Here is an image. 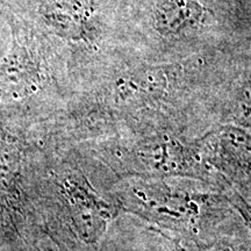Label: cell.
<instances>
[{
	"mask_svg": "<svg viewBox=\"0 0 251 251\" xmlns=\"http://www.w3.org/2000/svg\"><path fill=\"white\" fill-rule=\"evenodd\" d=\"M122 213L142 220L168 240H207L235 211L222 190L191 178H128L111 187Z\"/></svg>",
	"mask_w": 251,
	"mask_h": 251,
	"instance_id": "obj_1",
	"label": "cell"
},
{
	"mask_svg": "<svg viewBox=\"0 0 251 251\" xmlns=\"http://www.w3.org/2000/svg\"><path fill=\"white\" fill-rule=\"evenodd\" d=\"M98 157L111 186L128 178H191L219 187L221 178L203 162L197 136L177 131H148L103 139Z\"/></svg>",
	"mask_w": 251,
	"mask_h": 251,
	"instance_id": "obj_2",
	"label": "cell"
},
{
	"mask_svg": "<svg viewBox=\"0 0 251 251\" xmlns=\"http://www.w3.org/2000/svg\"><path fill=\"white\" fill-rule=\"evenodd\" d=\"M203 162L251 199V131L233 125H214L197 135Z\"/></svg>",
	"mask_w": 251,
	"mask_h": 251,
	"instance_id": "obj_3",
	"label": "cell"
},
{
	"mask_svg": "<svg viewBox=\"0 0 251 251\" xmlns=\"http://www.w3.org/2000/svg\"><path fill=\"white\" fill-rule=\"evenodd\" d=\"M12 46L0 63V96L20 98L39 90L43 80L41 59L31 41L11 18Z\"/></svg>",
	"mask_w": 251,
	"mask_h": 251,
	"instance_id": "obj_4",
	"label": "cell"
},
{
	"mask_svg": "<svg viewBox=\"0 0 251 251\" xmlns=\"http://www.w3.org/2000/svg\"><path fill=\"white\" fill-rule=\"evenodd\" d=\"M205 12L198 0H165L155 12L153 27L162 37H178L196 29Z\"/></svg>",
	"mask_w": 251,
	"mask_h": 251,
	"instance_id": "obj_5",
	"label": "cell"
},
{
	"mask_svg": "<svg viewBox=\"0 0 251 251\" xmlns=\"http://www.w3.org/2000/svg\"><path fill=\"white\" fill-rule=\"evenodd\" d=\"M183 243L187 251H251L250 235L227 234L222 230L207 240Z\"/></svg>",
	"mask_w": 251,
	"mask_h": 251,
	"instance_id": "obj_6",
	"label": "cell"
},
{
	"mask_svg": "<svg viewBox=\"0 0 251 251\" xmlns=\"http://www.w3.org/2000/svg\"><path fill=\"white\" fill-rule=\"evenodd\" d=\"M220 188L222 190L234 211L236 212L238 218L242 220L243 224L246 225L248 234L251 237V202L225 179L220 184Z\"/></svg>",
	"mask_w": 251,
	"mask_h": 251,
	"instance_id": "obj_7",
	"label": "cell"
},
{
	"mask_svg": "<svg viewBox=\"0 0 251 251\" xmlns=\"http://www.w3.org/2000/svg\"><path fill=\"white\" fill-rule=\"evenodd\" d=\"M171 242V249L170 251H187L186 246L178 240H169Z\"/></svg>",
	"mask_w": 251,
	"mask_h": 251,
	"instance_id": "obj_8",
	"label": "cell"
}]
</instances>
